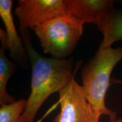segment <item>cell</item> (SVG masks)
<instances>
[{
    "label": "cell",
    "instance_id": "1",
    "mask_svg": "<svg viewBox=\"0 0 122 122\" xmlns=\"http://www.w3.org/2000/svg\"><path fill=\"white\" fill-rule=\"evenodd\" d=\"M32 68L31 92L23 114L24 122H34L38 111L51 94L59 92L75 79L80 66L72 58L42 56L33 48L28 29H19Z\"/></svg>",
    "mask_w": 122,
    "mask_h": 122
},
{
    "label": "cell",
    "instance_id": "2",
    "mask_svg": "<svg viewBox=\"0 0 122 122\" xmlns=\"http://www.w3.org/2000/svg\"><path fill=\"white\" fill-rule=\"evenodd\" d=\"M122 60V47L104 48L100 46L96 54L81 71L82 88L85 98L99 117L109 116L117 119V112L105 105V97L111 84V72Z\"/></svg>",
    "mask_w": 122,
    "mask_h": 122
},
{
    "label": "cell",
    "instance_id": "3",
    "mask_svg": "<svg viewBox=\"0 0 122 122\" xmlns=\"http://www.w3.org/2000/svg\"><path fill=\"white\" fill-rule=\"evenodd\" d=\"M33 30L45 54L65 59L75 49L83 34L84 25L65 16L48 21Z\"/></svg>",
    "mask_w": 122,
    "mask_h": 122
},
{
    "label": "cell",
    "instance_id": "4",
    "mask_svg": "<svg viewBox=\"0 0 122 122\" xmlns=\"http://www.w3.org/2000/svg\"><path fill=\"white\" fill-rule=\"evenodd\" d=\"M59 94L61 111L53 122H99L100 117L85 98L81 85L75 79Z\"/></svg>",
    "mask_w": 122,
    "mask_h": 122
},
{
    "label": "cell",
    "instance_id": "5",
    "mask_svg": "<svg viewBox=\"0 0 122 122\" xmlns=\"http://www.w3.org/2000/svg\"><path fill=\"white\" fill-rule=\"evenodd\" d=\"M15 14L19 29H31L56 18L67 16L65 0H19Z\"/></svg>",
    "mask_w": 122,
    "mask_h": 122
},
{
    "label": "cell",
    "instance_id": "6",
    "mask_svg": "<svg viewBox=\"0 0 122 122\" xmlns=\"http://www.w3.org/2000/svg\"><path fill=\"white\" fill-rule=\"evenodd\" d=\"M13 0H0V16L6 30H0L1 45L10 51L12 60L24 69L29 68V57L20 35L18 34L12 14Z\"/></svg>",
    "mask_w": 122,
    "mask_h": 122
},
{
    "label": "cell",
    "instance_id": "7",
    "mask_svg": "<svg viewBox=\"0 0 122 122\" xmlns=\"http://www.w3.org/2000/svg\"><path fill=\"white\" fill-rule=\"evenodd\" d=\"M67 16L84 25L93 23L98 27L114 6L112 0H65Z\"/></svg>",
    "mask_w": 122,
    "mask_h": 122
},
{
    "label": "cell",
    "instance_id": "8",
    "mask_svg": "<svg viewBox=\"0 0 122 122\" xmlns=\"http://www.w3.org/2000/svg\"><path fill=\"white\" fill-rule=\"evenodd\" d=\"M98 28L103 36L100 44L103 48H111L114 42L122 40V9H111L103 18Z\"/></svg>",
    "mask_w": 122,
    "mask_h": 122
},
{
    "label": "cell",
    "instance_id": "9",
    "mask_svg": "<svg viewBox=\"0 0 122 122\" xmlns=\"http://www.w3.org/2000/svg\"><path fill=\"white\" fill-rule=\"evenodd\" d=\"M4 46L0 48V103L1 105L10 104L16 101L7 91V84L10 77L14 74L18 66L7 58Z\"/></svg>",
    "mask_w": 122,
    "mask_h": 122
},
{
    "label": "cell",
    "instance_id": "10",
    "mask_svg": "<svg viewBox=\"0 0 122 122\" xmlns=\"http://www.w3.org/2000/svg\"><path fill=\"white\" fill-rule=\"evenodd\" d=\"M27 100H19L14 102L1 105L0 122H24L23 117Z\"/></svg>",
    "mask_w": 122,
    "mask_h": 122
},
{
    "label": "cell",
    "instance_id": "11",
    "mask_svg": "<svg viewBox=\"0 0 122 122\" xmlns=\"http://www.w3.org/2000/svg\"><path fill=\"white\" fill-rule=\"evenodd\" d=\"M111 83L114 84H121L122 85V79H115L113 78L111 79Z\"/></svg>",
    "mask_w": 122,
    "mask_h": 122
},
{
    "label": "cell",
    "instance_id": "12",
    "mask_svg": "<svg viewBox=\"0 0 122 122\" xmlns=\"http://www.w3.org/2000/svg\"><path fill=\"white\" fill-rule=\"evenodd\" d=\"M122 122V118H120L118 119H115V120H111L110 122Z\"/></svg>",
    "mask_w": 122,
    "mask_h": 122
},
{
    "label": "cell",
    "instance_id": "13",
    "mask_svg": "<svg viewBox=\"0 0 122 122\" xmlns=\"http://www.w3.org/2000/svg\"><path fill=\"white\" fill-rule=\"evenodd\" d=\"M119 3L120 4H122V1H119Z\"/></svg>",
    "mask_w": 122,
    "mask_h": 122
}]
</instances>
